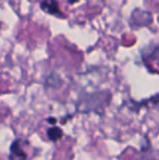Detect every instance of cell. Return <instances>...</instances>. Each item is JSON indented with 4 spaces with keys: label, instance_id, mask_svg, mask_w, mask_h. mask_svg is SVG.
<instances>
[{
    "label": "cell",
    "instance_id": "obj_1",
    "mask_svg": "<svg viewBox=\"0 0 159 160\" xmlns=\"http://www.w3.org/2000/svg\"><path fill=\"white\" fill-rule=\"evenodd\" d=\"M40 8L45 11V12L49 13L52 15H60L62 17V14L60 13V8L59 3L57 0H44L40 3Z\"/></svg>",
    "mask_w": 159,
    "mask_h": 160
},
{
    "label": "cell",
    "instance_id": "obj_2",
    "mask_svg": "<svg viewBox=\"0 0 159 160\" xmlns=\"http://www.w3.org/2000/svg\"><path fill=\"white\" fill-rule=\"evenodd\" d=\"M11 159L13 160H25L26 154L21 146V141H15L11 146Z\"/></svg>",
    "mask_w": 159,
    "mask_h": 160
},
{
    "label": "cell",
    "instance_id": "obj_3",
    "mask_svg": "<svg viewBox=\"0 0 159 160\" xmlns=\"http://www.w3.org/2000/svg\"><path fill=\"white\" fill-rule=\"evenodd\" d=\"M62 136V131L59 128H51L48 130V137L51 141H57Z\"/></svg>",
    "mask_w": 159,
    "mask_h": 160
},
{
    "label": "cell",
    "instance_id": "obj_4",
    "mask_svg": "<svg viewBox=\"0 0 159 160\" xmlns=\"http://www.w3.org/2000/svg\"><path fill=\"white\" fill-rule=\"evenodd\" d=\"M68 1H69V3L72 4V3H75V2H77L79 0H68Z\"/></svg>",
    "mask_w": 159,
    "mask_h": 160
}]
</instances>
